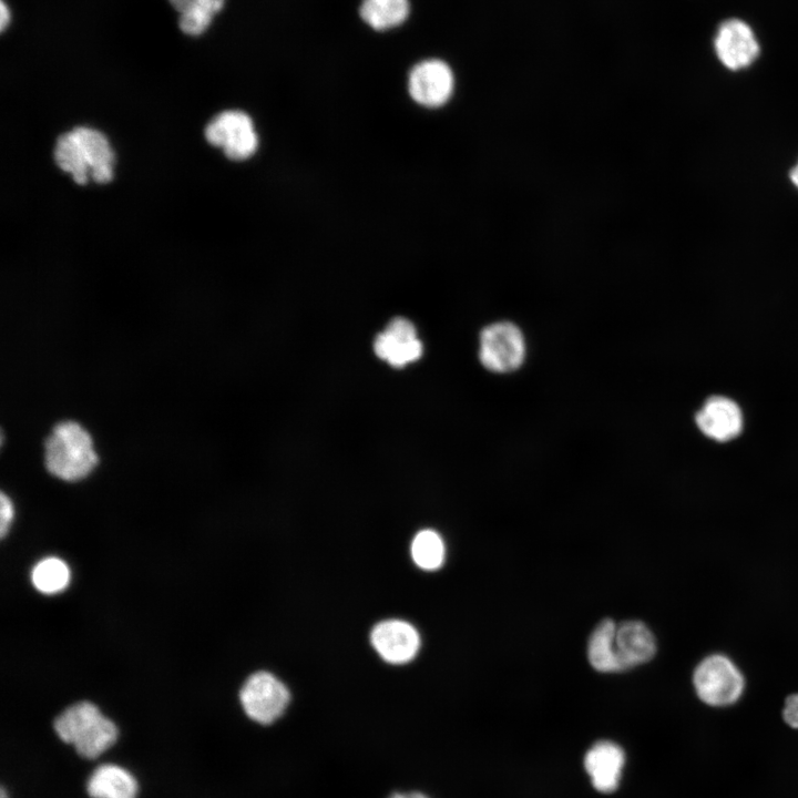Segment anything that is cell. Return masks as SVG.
I'll return each instance as SVG.
<instances>
[{
    "instance_id": "ffe728a7",
    "label": "cell",
    "mask_w": 798,
    "mask_h": 798,
    "mask_svg": "<svg viewBox=\"0 0 798 798\" xmlns=\"http://www.w3.org/2000/svg\"><path fill=\"white\" fill-rule=\"evenodd\" d=\"M171 4L180 12H205L214 17L222 10L225 0H170Z\"/></svg>"
},
{
    "instance_id": "7402d4cb",
    "label": "cell",
    "mask_w": 798,
    "mask_h": 798,
    "mask_svg": "<svg viewBox=\"0 0 798 798\" xmlns=\"http://www.w3.org/2000/svg\"><path fill=\"white\" fill-rule=\"evenodd\" d=\"M782 717L788 726L798 729V694H792L786 699Z\"/></svg>"
},
{
    "instance_id": "7a4b0ae2",
    "label": "cell",
    "mask_w": 798,
    "mask_h": 798,
    "mask_svg": "<svg viewBox=\"0 0 798 798\" xmlns=\"http://www.w3.org/2000/svg\"><path fill=\"white\" fill-rule=\"evenodd\" d=\"M44 463L61 480L85 478L98 463L90 433L75 421L59 422L45 439Z\"/></svg>"
},
{
    "instance_id": "ac0fdd59",
    "label": "cell",
    "mask_w": 798,
    "mask_h": 798,
    "mask_svg": "<svg viewBox=\"0 0 798 798\" xmlns=\"http://www.w3.org/2000/svg\"><path fill=\"white\" fill-rule=\"evenodd\" d=\"M31 580L34 587L44 594L59 593L70 582V570L62 560L47 557L35 564Z\"/></svg>"
},
{
    "instance_id": "3957f363",
    "label": "cell",
    "mask_w": 798,
    "mask_h": 798,
    "mask_svg": "<svg viewBox=\"0 0 798 798\" xmlns=\"http://www.w3.org/2000/svg\"><path fill=\"white\" fill-rule=\"evenodd\" d=\"M54 730L86 759L102 755L117 738L115 724L90 702H80L64 709L54 720Z\"/></svg>"
},
{
    "instance_id": "d6986e66",
    "label": "cell",
    "mask_w": 798,
    "mask_h": 798,
    "mask_svg": "<svg viewBox=\"0 0 798 798\" xmlns=\"http://www.w3.org/2000/svg\"><path fill=\"white\" fill-rule=\"evenodd\" d=\"M411 555L416 564L424 570H437L444 561V544L432 530H422L413 539Z\"/></svg>"
},
{
    "instance_id": "7c38bea8",
    "label": "cell",
    "mask_w": 798,
    "mask_h": 798,
    "mask_svg": "<svg viewBox=\"0 0 798 798\" xmlns=\"http://www.w3.org/2000/svg\"><path fill=\"white\" fill-rule=\"evenodd\" d=\"M700 431L717 441L737 437L743 428V415L738 405L729 398L714 396L706 400L696 413Z\"/></svg>"
},
{
    "instance_id": "6da1fadb",
    "label": "cell",
    "mask_w": 798,
    "mask_h": 798,
    "mask_svg": "<svg viewBox=\"0 0 798 798\" xmlns=\"http://www.w3.org/2000/svg\"><path fill=\"white\" fill-rule=\"evenodd\" d=\"M54 160L78 184H85L89 174L102 184L113 177V151L106 137L90 127L79 126L61 134L54 147Z\"/></svg>"
},
{
    "instance_id": "603a6c76",
    "label": "cell",
    "mask_w": 798,
    "mask_h": 798,
    "mask_svg": "<svg viewBox=\"0 0 798 798\" xmlns=\"http://www.w3.org/2000/svg\"><path fill=\"white\" fill-rule=\"evenodd\" d=\"M0 17H1L0 18L1 30H4L10 21V12L3 1H1Z\"/></svg>"
},
{
    "instance_id": "e0dca14e",
    "label": "cell",
    "mask_w": 798,
    "mask_h": 798,
    "mask_svg": "<svg viewBox=\"0 0 798 798\" xmlns=\"http://www.w3.org/2000/svg\"><path fill=\"white\" fill-rule=\"evenodd\" d=\"M409 12V0H362L359 6L360 19L378 32L399 27Z\"/></svg>"
},
{
    "instance_id": "44dd1931",
    "label": "cell",
    "mask_w": 798,
    "mask_h": 798,
    "mask_svg": "<svg viewBox=\"0 0 798 798\" xmlns=\"http://www.w3.org/2000/svg\"><path fill=\"white\" fill-rule=\"evenodd\" d=\"M13 518V505L11 500L4 494L0 495V535L4 538Z\"/></svg>"
},
{
    "instance_id": "9a60e30c",
    "label": "cell",
    "mask_w": 798,
    "mask_h": 798,
    "mask_svg": "<svg viewBox=\"0 0 798 798\" xmlns=\"http://www.w3.org/2000/svg\"><path fill=\"white\" fill-rule=\"evenodd\" d=\"M86 790L91 798H136L137 782L126 769L106 764L93 770Z\"/></svg>"
},
{
    "instance_id": "5bb4252c",
    "label": "cell",
    "mask_w": 798,
    "mask_h": 798,
    "mask_svg": "<svg viewBox=\"0 0 798 798\" xmlns=\"http://www.w3.org/2000/svg\"><path fill=\"white\" fill-rule=\"evenodd\" d=\"M615 646L625 669L648 662L656 652L655 637L641 621H624L618 624Z\"/></svg>"
},
{
    "instance_id": "5b68a950",
    "label": "cell",
    "mask_w": 798,
    "mask_h": 798,
    "mask_svg": "<svg viewBox=\"0 0 798 798\" xmlns=\"http://www.w3.org/2000/svg\"><path fill=\"white\" fill-rule=\"evenodd\" d=\"M524 357V337L513 323H493L481 331L479 359L488 370L513 371L523 364Z\"/></svg>"
},
{
    "instance_id": "8992f818",
    "label": "cell",
    "mask_w": 798,
    "mask_h": 798,
    "mask_svg": "<svg viewBox=\"0 0 798 798\" xmlns=\"http://www.w3.org/2000/svg\"><path fill=\"white\" fill-rule=\"evenodd\" d=\"M205 137L214 146L222 147L229 160L243 161L258 147V136L248 114L228 110L214 116L205 127Z\"/></svg>"
},
{
    "instance_id": "52a82bcc",
    "label": "cell",
    "mask_w": 798,
    "mask_h": 798,
    "mask_svg": "<svg viewBox=\"0 0 798 798\" xmlns=\"http://www.w3.org/2000/svg\"><path fill=\"white\" fill-rule=\"evenodd\" d=\"M241 703L249 718L268 725L279 718L290 699L286 686L266 672L248 677L241 689Z\"/></svg>"
},
{
    "instance_id": "4fadbf2b",
    "label": "cell",
    "mask_w": 798,
    "mask_h": 798,
    "mask_svg": "<svg viewBox=\"0 0 798 798\" xmlns=\"http://www.w3.org/2000/svg\"><path fill=\"white\" fill-rule=\"evenodd\" d=\"M624 761L622 748L603 740L594 744L586 753L584 766L596 790L612 792L618 786Z\"/></svg>"
},
{
    "instance_id": "cb8c5ba5",
    "label": "cell",
    "mask_w": 798,
    "mask_h": 798,
    "mask_svg": "<svg viewBox=\"0 0 798 798\" xmlns=\"http://www.w3.org/2000/svg\"><path fill=\"white\" fill-rule=\"evenodd\" d=\"M389 798H429L422 792L418 791H409V792H396L391 795Z\"/></svg>"
},
{
    "instance_id": "277c9868",
    "label": "cell",
    "mask_w": 798,
    "mask_h": 798,
    "mask_svg": "<svg viewBox=\"0 0 798 798\" xmlns=\"http://www.w3.org/2000/svg\"><path fill=\"white\" fill-rule=\"evenodd\" d=\"M693 681L700 700L713 707L736 703L744 690L741 673L724 655L704 658L696 667Z\"/></svg>"
},
{
    "instance_id": "9c48e42d",
    "label": "cell",
    "mask_w": 798,
    "mask_h": 798,
    "mask_svg": "<svg viewBox=\"0 0 798 798\" xmlns=\"http://www.w3.org/2000/svg\"><path fill=\"white\" fill-rule=\"evenodd\" d=\"M374 350L380 359L396 368H401L421 357L422 344L417 338L413 324L406 318L397 317L377 335Z\"/></svg>"
},
{
    "instance_id": "2e32d148",
    "label": "cell",
    "mask_w": 798,
    "mask_h": 798,
    "mask_svg": "<svg viewBox=\"0 0 798 798\" xmlns=\"http://www.w3.org/2000/svg\"><path fill=\"white\" fill-rule=\"evenodd\" d=\"M616 626L613 620L605 618L597 624L590 636L587 656L592 667L598 672L625 669L615 646Z\"/></svg>"
},
{
    "instance_id": "8fae6325",
    "label": "cell",
    "mask_w": 798,
    "mask_h": 798,
    "mask_svg": "<svg viewBox=\"0 0 798 798\" xmlns=\"http://www.w3.org/2000/svg\"><path fill=\"white\" fill-rule=\"evenodd\" d=\"M371 643L385 661L402 664L416 656L420 638L417 630L409 623L389 620L374 627Z\"/></svg>"
},
{
    "instance_id": "30bf717a",
    "label": "cell",
    "mask_w": 798,
    "mask_h": 798,
    "mask_svg": "<svg viewBox=\"0 0 798 798\" xmlns=\"http://www.w3.org/2000/svg\"><path fill=\"white\" fill-rule=\"evenodd\" d=\"M714 47L719 61L730 70L750 65L759 54L753 30L739 19H729L720 24Z\"/></svg>"
},
{
    "instance_id": "d4e9b609",
    "label": "cell",
    "mask_w": 798,
    "mask_h": 798,
    "mask_svg": "<svg viewBox=\"0 0 798 798\" xmlns=\"http://www.w3.org/2000/svg\"><path fill=\"white\" fill-rule=\"evenodd\" d=\"M790 180L792 184L798 188V162L790 171Z\"/></svg>"
},
{
    "instance_id": "ba28073f",
    "label": "cell",
    "mask_w": 798,
    "mask_h": 798,
    "mask_svg": "<svg viewBox=\"0 0 798 798\" xmlns=\"http://www.w3.org/2000/svg\"><path fill=\"white\" fill-rule=\"evenodd\" d=\"M454 75L448 63L427 59L415 64L408 75L411 99L426 108L444 105L452 96Z\"/></svg>"
}]
</instances>
